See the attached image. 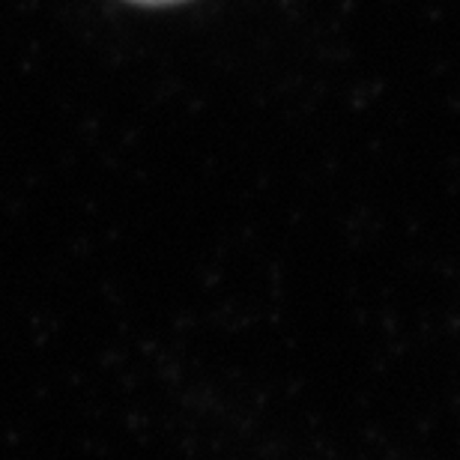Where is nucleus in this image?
I'll return each instance as SVG.
<instances>
[{
  "mask_svg": "<svg viewBox=\"0 0 460 460\" xmlns=\"http://www.w3.org/2000/svg\"><path fill=\"white\" fill-rule=\"evenodd\" d=\"M132 4H144V6H168V4H182V0H132Z\"/></svg>",
  "mask_w": 460,
  "mask_h": 460,
  "instance_id": "1",
  "label": "nucleus"
}]
</instances>
